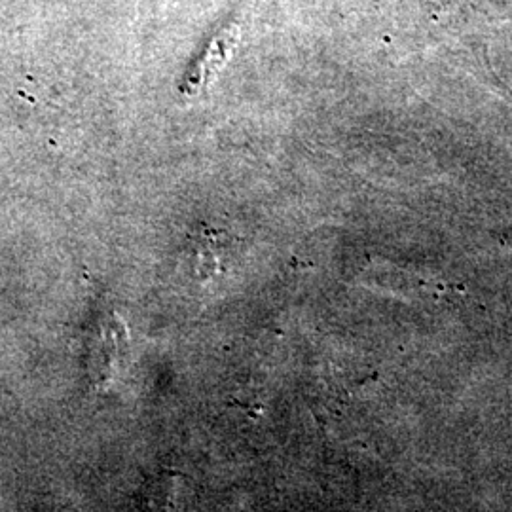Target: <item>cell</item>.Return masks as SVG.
I'll list each match as a JSON object with an SVG mask.
<instances>
[{"label":"cell","instance_id":"cell-1","mask_svg":"<svg viewBox=\"0 0 512 512\" xmlns=\"http://www.w3.org/2000/svg\"><path fill=\"white\" fill-rule=\"evenodd\" d=\"M188 482L183 475L162 471L154 476L143 490L141 512H186L188 509Z\"/></svg>","mask_w":512,"mask_h":512},{"label":"cell","instance_id":"cell-2","mask_svg":"<svg viewBox=\"0 0 512 512\" xmlns=\"http://www.w3.org/2000/svg\"><path fill=\"white\" fill-rule=\"evenodd\" d=\"M238 42V29H228L209 42L205 54L194 63L183 82V92L188 95L200 93L219 74Z\"/></svg>","mask_w":512,"mask_h":512},{"label":"cell","instance_id":"cell-3","mask_svg":"<svg viewBox=\"0 0 512 512\" xmlns=\"http://www.w3.org/2000/svg\"><path fill=\"white\" fill-rule=\"evenodd\" d=\"M126 342H128L126 329L116 317L109 319L97 332V340L93 348V365H95V374L101 382H110L112 376L116 374L126 353Z\"/></svg>","mask_w":512,"mask_h":512}]
</instances>
